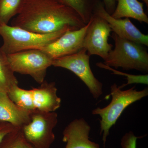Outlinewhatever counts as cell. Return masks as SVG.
<instances>
[{
    "mask_svg": "<svg viewBox=\"0 0 148 148\" xmlns=\"http://www.w3.org/2000/svg\"><path fill=\"white\" fill-rule=\"evenodd\" d=\"M85 25L78 14L57 0H24L11 26L47 34L67 27L78 29Z\"/></svg>",
    "mask_w": 148,
    "mask_h": 148,
    "instance_id": "cell-1",
    "label": "cell"
},
{
    "mask_svg": "<svg viewBox=\"0 0 148 148\" xmlns=\"http://www.w3.org/2000/svg\"><path fill=\"white\" fill-rule=\"evenodd\" d=\"M69 30L76 29L67 27L53 33L41 34L0 23V36L3 40L1 48L7 55L31 49H40L55 41Z\"/></svg>",
    "mask_w": 148,
    "mask_h": 148,
    "instance_id": "cell-2",
    "label": "cell"
},
{
    "mask_svg": "<svg viewBox=\"0 0 148 148\" xmlns=\"http://www.w3.org/2000/svg\"><path fill=\"white\" fill-rule=\"evenodd\" d=\"M135 86L126 90H122L116 84L112 85L110 88L112 101L105 108H96L92 110V114L99 115L100 121V134H103L104 148L109 135L110 130L127 107L136 101L141 100L148 95V88L138 90Z\"/></svg>",
    "mask_w": 148,
    "mask_h": 148,
    "instance_id": "cell-3",
    "label": "cell"
},
{
    "mask_svg": "<svg viewBox=\"0 0 148 148\" xmlns=\"http://www.w3.org/2000/svg\"><path fill=\"white\" fill-rule=\"evenodd\" d=\"M111 36L114 41V48L103 64L115 69L148 72V53L144 45L122 38L114 33Z\"/></svg>",
    "mask_w": 148,
    "mask_h": 148,
    "instance_id": "cell-4",
    "label": "cell"
},
{
    "mask_svg": "<svg viewBox=\"0 0 148 148\" xmlns=\"http://www.w3.org/2000/svg\"><path fill=\"white\" fill-rule=\"evenodd\" d=\"M54 112H32L30 121L21 127L24 138L33 148H50L55 136L53 130L58 123Z\"/></svg>",
    "mask_w": 148,
    "mask_h": 148,
    "instance_id": "cell-5",
    "label": "cell"
},
{
    "mask_svg": "<svg viewBox=\"0 0 148 148\" xmlns=\"http://www.w3.org/2000/svg\"><path fill=\"white\" fill-rule=\"evenodd\" d=\"M8 59L14 73L27 75L38 83L45 81L47 69L53 59L40 49H31L8 54Z\"/></svg>",
    "mask_w": 148,
    "mask_h": 148,
    "instance_id": "cell-6",
    "label": "cell"
},
{
    "mask_svg": "<svg viewBox=\"0 0 148 148\" xmlns=\"http://www.w3.org/2000/svg\"><path fill=\"white\" fill-rule=\"evenodd\" d=\"M90 57L86 49L83 48L76 53L54 59L52 66L73 72L84 83L93 98L97 100L103 94V84L92 73Z\"/></svg>",
    "mask_w": 148,
    "mask_h": 148,
    "instance_id": "cell-7",
    "label": "cell"
},
{
    "mask_svg": "<svg viewBox=\"0 0 148 148\" xmlns=\"http://www.w3.org/2000/svg\"><path fill=\"white\" fill-rule=\"evenodd\" d=\"M112 32L108 22L94 13L89 21L83 42V48L88 55L98 56L105 61L113 47L108 42Z\"/></svg>",
    "mask_w": 148,
    "mask_h": 148,
    "instance_id": "cell-8",
    "label": "cell"
},
{
    "mask_svg": "<svg viewBox=\"0 0 148 148\" xmlns=\"http://www.w3.org/2000/svg\"><path fill=\"white\" fill-rule=\"evenodd\" d=\"M89 22L76 30H69L58 39L41 49L52 59L72 55L83 49V42Z\"/></svg>",
    "mask_w": 148,
    "mask_h": 148,
    "instance_id": "cell-9",
    "label": "cell"
},
{
    "mask_svg": "<svg viewBox=\"0 0 148 148\" xmlns=\"http://www.w3.org/2000/svg\"><path fill=\"white\" fill-rule=\"evenodd\" d=\"M94 13L101 16L108 23L112 32L120 38L142 45L148 46V36L143 34L130 20L129 18H115L105 9L103 2L99 3Z\"/></svg>",
    "mask_w": 148,
    "mask_h": 148,
    "instance_id": "cell-10",
    "label": "cell"
},
{
    "mask_svg": "<svg viewBox=\"0 0 148 148\" xmlns=\"http://www.w3.org/2000/svg\"><path fill=\"white\" fill-rule=\"evenodd\" d=\"M91 127L83 118L75 119L64 129L63 141L65 148H100L98 143L89 140Z\"/></svg>",
    "mask_w": 148,
    "mask_h": 148,
    "instance_id": "cell-11",
    "label": "cell"
},
{
    "mask_svg": "<svg viewBox=\"0 0 148 148\" xmlns=\"http://www.w3.org/2000/svg\"><path fill=\"white\" fill-rule=\"evenodd\" d=\"M40 87L30 89L35 111L55 112L61 106V100L57 94L54 82L44 81Z\"/></svg>",
    "mask_w": 148,
    "mask_h": 148,
    "instance_id": "cell-12",
    "label": "cell"
},
{
    "mask_svg": "<svg viewBox=\"0 0 148 148\" xmlns=\"http://www.w3.org/2000/svg\"><path fill=\"white\" fill-rule=\"evenodd\" d=\"M31 113L16 105L7 93L0 92V122L21 128L30 121Z\"/></svg>",
    "mask_w": 148,
    "mask_h": 148,
    "instance_id": "cell-13",
    "label": "cell"
},
{
    "mask_svg": "<svg viewBox=\"0 0 148 148\" xmlns=\"http://www.w3.org/2000/svg\"><path fill=\"white\" fill-rule=\"evenodd\" d=\"M117 5L111 16L114 18H131L140 23L148 24V17L143 8V3L138 0H117Z\"/></svg>",
    "mask_w": 148,
    "mask_h": 148,
    "instance_id": "cell-14",
    "label": "cell"
},
{
    "mask_svg": "<svg viewBox=\"0 0 148 148\" xmlns=\"http://www.w3.org/2000/svg\"><path fill=\"white\" fill-rule=\"evenodd\" d=\"M8 59L7 56L0 47V92L8 93L18 81Z\"/></svg>",
    "mask_w": 148,
    "mask_h": 148,
    "instance_id": "cell-15",
    "label": "cell"
},
{
    "mask_svg": "<svg viewBox=\"0 0 148 148\" xmlns=\"http://www.w3.org/2000/svg\"><path fill=\"white\" fill-rule=\"evenodd\" d=\"M78 14L86 24L90 21L101 0H57Z\"/></svg>",
    "mask_w": 148,
    "mask_h": 148,
    "instance_id": "cell-16",
    "label": "cell"
},
{
    "mask_svg": "<svg viewBox=\"0 0 148 148\" xmlns=\"http://www.w3.org/2000/svg\"><path fill=\"white\" fill-rule=\"evenodd\" d=\"M10 98L21 108L32 112L35 111L31 90H26L16 85L7 93Z\"/></svg>",
    "mask_w": 148,
    "mask_h": 148,
    "instance_id": "cell-17",
    "label": "cell"
},
{
    "mask_svg": "<svg viewBox=\"0 0 148 148\" xmlns=\"http://www.w3.org/2000/svg\"><path fill=\"white\" fill-rule=\"evenodd\" d=\"M24 0H0V23L9 21L19 12Z\"/></svg>",
    "mask_w": 148,
    "mask_h": 148,
    "instance_id": "cell-18",
    "label": "cell"
},
{
    "mask_svg": "<svg viewBox=\"0 0 148 148\" xmlns=\"http://www.w3.org/2000/svg\"><path fill=\"white\" fill-rule=\"evenodd\" d=\"M0 148H33L17 127L8 134L0 144Z\"/></svg>",
    "mask_w": 148,
    "mask_h": 148,
    "instance_id": "cell-19",
    "label": "cell"
},
{
    "mask_svg": "<svg viewBox=\"0 0 148 148\" xmlns=\"http://www.w3.org/2000/svg\"><path fill=\"white\" fill-rule=\"evenodd\" d=\"M96 66L99 68L111 71L112 72V74H114V75H120L124 76L126 77V79H127V83L119 86L120 89H122L125 86H127L128 85L131 84H148V75H134L125 73L118 71L116 69H114L108 66H106L102 62L97 63L96 64Z\"/></svg>",
    "mask_w": 148,
    "mask_h": 148,
    "instance_id": "cell-20",
    "label": "cell"
},
{
    "mask_svg": "<svg viewBox=\"0 0 148 148\" xmlns=\"http://www.w3.org/2000/svg\"><path fill=\"white\" fill-rule=\"evenodd\" d=\"M140 137H136L132 131L126 133L122 138V148H137V140Z\"/></svg>",
    "mask_w": 148,
    "mask_h": 148,
    "instance_id": "cell-21",
    "label": "cell"
},
{
    "mask_svg": "<svg viewBox=\"0 0 148 148\" xmlns=\"http://www.w3.org/2000/svg\"><path fill=\"white\" fill-rule=\"evenodd\" d=\"M17 128L10 123L0 122V144L8 134Z\"/></svg>",
    "mask_w": 148,
    "mask_h": 148,
    "instance_id": "cell-22",
    "label": "cell"
},
{
    "mask_svg": "<svg viewBox=\"0 0 148 148\" xmlns=\"http://www.w3.org/2000/svg\"><path fill=\"white\" fill-rule=\"evenodd\" d=\"M116 0H103V3L106 11L109 14H112L116 7Z\"/></svg>",
    "mask_w": 148,
    "mask_h": 148,
    "instance_id": "cell-23",
    "label": "cell"
},
{
    "mask_svg": "<svg viewBox=\"0 0 148 148\" xmlns=\"http://www.w3.org/2000/svg\"><path fill=\"white\" fill-rule=\"evenodd\" d=\"M143 2L146 4V5H147V7L148 6V0H143Z\"/></svg>",
    "mask_w": 148,
    "mask_h": 148,
    "instance_id": "cell-24",
    "label": "cell"
}]
</instances>
